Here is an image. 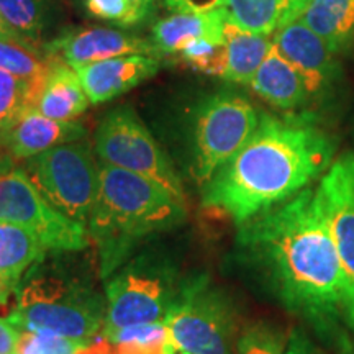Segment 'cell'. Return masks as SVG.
Masks as SVG:
<instances>
[{"label":"cell","mask_w":354,"mask_h":354,"mask_svg":"<svg viewBox=\"0 0 354 354\" xmlns=\"http://www.w3.org/2000/svg\"><path fill=\"white\" fill-rule=\"evenodd\" d=\"M238 245L286 308L307 318L318 333L338 335L344 277L315 190L304 189L241 223Z\"/></svg>","instance_id":"cell-1"},{"label":"cell","mask_w":354,"mask_h":354,"mask_svg":"<svg viewBox=\"0 0 354 354\" xmlns=\"http://www.w3.org/2000/svg\"><path fill=\"white\" fill-rule=\"evenodd\" d=\"M335 151L308 118L259 115L251 138L202 185L203 205L245 223L307 189L328 171Z\"/></svg>","instance_id":"cell-2"},{"label":"cell","mask_w":354,"mask_h":354,"mask_svg":"<svg viewBox=\"0 0 354 354\" xmlns=\"http://www.w3.org/2000/svg\"><path fill=\"white\" fill-rule=\"evenodd\" d=\"M99 194L87 233L100 254L102 277L120 269L133 246L185 220L184 201L149 177L102 162Z\"/></svg>","instance_id":"cell-3"},{"label":"cell","mask_w":354,"mask_h":354,"mask_svg":"<svg viewBox=\"0 0 354 354\" xmlns=\"http://www.w3.org/2000/svg\"><path fill=\"white\" fill-rule=\"evenodd\" d=\"M107 308L86 287L55 276H38L19 290L7 320L19 330L88 339L104 333Z\"/></svg>","instance_id":"cell-4"},{"label":"cell","mask_w":354,"mask_h":354,"mask_svg":"<svg viewBox=\"0 0 354 354\" xmlns=\"http://www.w3.org/2000/svg\"><path fill=\"white\" fill-rule=\"evenodd\" d=\"M172 346L190 354H236L238 318L227 294L207 279H194L179 290L165 318Z\"/></svg>","instance_id":"cell-5"},{"label":"cell","mask_w":354,"mask_h":354,"mask_svg":"<svg viewBox=\"0 0 354 354\" xmlns=\"http://www.w3.org/2000/svg\"><path fill=\"white\" fill-rule=\"evenodd\" d=\"M38 192L61 214L86 227L99 194V166L86 138L71 141L24 161Z\"/></svg>","instance_id":"cell-6"},{"label":"cell","mask_w":354,"mask_h":354,"mask_svg":"<svg viewBox=\"0 0 354 354\" xmlns=\"http://www.w3.org/2000/svg\"><path fill=\"white\" fill-rule=\"evenodd\" d=\"M177 294L174 274L167 266L146 258L122 266L107 282L104 335L131 325L165 322Z\"/></svg>","instance_id":"cell-7"},{"label":"cell","mask_w":354,"mask_h":354,"mask_svg":"<svg viewBox=\"0 0 354 354\" xmlns=\"http://www.w3.org/2000/svg\"><path fill=\"white\" fill-rule=\"evenodd\" d=\"M0 221L30 230L50 251H79L88 245L86 227L57 212L10 159H0Z\"/></svg>","instance_id":"cell-8"},{"label":"cell","mask_w":354,"mask_h":354,"mask_svg":"<svg viewBox=\"0 0 354 354\" xmlns=\"http://www.w3.org/2000/svg\"><path fill=\"white\" fill-rule=\"evenodd\" d=\"M95 153L102 162L156 180L184 201V189L171 159L130 109L107 113L95 133Z\"/></svg>","instance_id":"cell-9"},{"label":"cell","mask_w":354,"mask_h":354,"mask_svg":"<svg viewBox=\"0 0 354 354\" xmlns=\"http://www.w3.org/2000/svg\"><path fill=\"white\" fill-rule=\"evenodd\" d=\"M259 123V115L245 97L215 94L203 100L196 115V177L198 184L209 183L212 176L228 162L251 138Z\"/></svg>","instance_id":"cell-10"},{"label":"cell","mask_w":354,"mask_h":354,"mask_svg":"<svg viewBox=\"0 0 354 354\" xmlns=\"http://www.w3.org/2000/svg\"><path fill=\"white\" fill-rule=\"evenodd\" d=\"M344 277V322L354 333V156L331 162L315 189Z\"/></svg>","instance_id":"cell-11"},{"label":"cell","mask_w":354,"mask_h":354,"mask_svg":"<svg viewBox=\"0 0 354 354\" xmlns=\"http://www.w3.org/2000/svg\"><path fill=\"white\" fill-rule=\"evenodd\" d=\"M272 43L286 59L302 74L310 97L325 95L339 77V64L330 44L310 30L302 20H295L272 35Z\"/></svg>","instance_id":"cell-12"},{"label":"cell","mask_w":354,"mask_h":354,"mask_svg":"<svg viewBox=\"0 0 354 354\" xmlns=\"http://www.w3.org/2000/svg\"><path fill=\"white\" fill-rule=\"evenodd\" d=\"M44 53L64 61L74 69L117 56L148 55L159 57V51L153 41L105 26L61 35L44 44Z\"/></svg>","instance_id":"cell-13"},{"label":"cell","mask_w":354,"mask_h":354,"mask_svg":"<svg viewBox=\"0 0 354 354\" xmlns=\"http://www.w3.org/2000/svg\"><path fill=\"white\" fill-rule=\"evenodd\" d=\"M82 138H86V128L81 123L53 120L28 109L0 133V159L26 161L55 146Z\"/></svg>","instance_id":"cell-14"},{"label":"cell","mask_w":354,"mask_h":354,"mask_svg":"<svg viewBox=\"0 0 354 354\" xmlns=\"http://www.w3.org/2000/svg\"><path fill=\"white\" fill-rule=\"evenodd\" d=\"M159 66L158 56L128 55L81 66L76 73L91 104H104L153 77Z\"/></svg>","instance_id":"cell-15"},{"label":"cell","mask_w":354,"mask_h":354,"mask_svg":"<svg viewBox=\"0 0 354 354\" xmlns=\"http://www.w3.org/2000/svg\"><path fill=\"white\" fill-rule=\"evenodd\" d=\"M88 105L91 100L76 69L56 57L43 81L35 87L33 109L53 120L74 122Z\"/></svg>","instance_id":"cell-16"},{"label":"cell","mask_w":354,"mask_h":354,"mask_svg":"<svg viewBox=\"0 0 354 354\" xmlns=\"http://www.w3.org/2000/svg\"><path fill=\"white\" fill-rule=\"evenodd\" d=\"M250 86L261 99L281 110L304 107L312 100L302 74L279 53L274 43Z\"/></svg>","instance_id":"cell-17"},{"label":"cell","mask_w":354,"mask_h":354,"mask_svg":"<svg viewBox=\"0 0 354 354\" xmlns=\"http://www.w3.org/2000/svg\"><path fill=\"white\" fill-rule=\"evenodd\" d=\"M308 0H221L225 20L246 32L272 37L279 28L299 20Z\"/></svg>","instance_id":"cell-18"},{"label":"cell","mask_w":354,"mask_h":354,"mask_svg":"<svg viewBox=\"0 0 354 354\" xmlns=\"http://www.w3.org/2000/svg\"><path fill=\"white\" fill-rule=\"evenodd\" d=\"M225 17L220 8L209 12H174L153 25L151 41L159 55H177L198 38L225 39Z\"/></svg>","instance_id":"cell-19"},{"label":"cell","mask_w":354,"mask_h":354,"mask_svg":"<svg viewBox=\"0 0 354 354\" xmlns=\"http://www.w3.org/2000/svg\"><path fill=\"white\" fill-rule=\"evenodd\" d=\"M299 20L338 55L354 44V0H308Z\"/></svg>","instance_id":"cell-20"},{"label":"cell","mask_w":354,"mask_h":354,"mask_svg":"<svg viewBox=\"0 0 354 354\" xmlns=\"http://www.w3.org/2000/svg\"><path fill=\"white\" fill-rule=\"evenodd\" d=\"M225 46H227V68L225 81L236 84H251L256 71L263 64L272 48L271 37L256 35L225 20Z\"/></svg>","instance_id":"cell-21"},{"label":"cell","mask_w":354,"mask_h":354,"mask_svg":"<svg viewBox=\"0 0 354 354\" xmlns=\"http://www.w3.org/2000/svg\"><path fill=\"white\" fill-rule=\"evenodd\" d=\"M48 246L30 230L0 221V276L19 286L21 274L48 253Z\"/></svg>","instance_id":"cell-22"},{"label":"cell","mask_w":354,"mask_h":354,"mask_svg":"<svg viewBox=\"0 0 354 354\" xmlns=\"http://www.w3.org/2000/svg\"><path fill=\"white\" fill-rule=\"evenodd\" d=\"M55 59L24 39L0 38V69L35 84V87L43 81Z\"/></svg>","instance_id":"cell-23"},{"label":"cell","mask_w":354,"mask_h":354,"mask_svg":"<svg viewBox=\"0 0 354 354\" xmlns=\"http://www.w3.org/2000/svg\"><path fill=\"white\" fill-rule=\"evenodd\" d=\"M107 338L109 354H169L171 348L165 322L127 326Z\"/></svg>","instance_id":"cell-24"},{"label":"cell","mask_w":354,"mask_h":354,"mask_svg":"<svg viewBox=\"0 0 354 354\" xmlns=\"http://www.w3.org/2000/svg\"><path fill=\"white\" fill-rule=\"evenodd\" d=\"M0 13L21 38L37 46L46 26V0H0Z\"/></svg>","instance_id":"cell-25"},{"label":"cell","mask_w":354,"mask_h":354,"mask_svg":"<svg viewBox=\"0 0 354 354\" xmlns=\"http://www.w3.org/2000/svg\"><path fill=\"white\" fill-rule=\"evenodd\" d=\"M289 335L281 326L269 322H254L240 331L236 339V354H284Z\"/></svg>","instance_id":"cell-26"},{"label":"cell","mask_w":354,"mask_h":354,"mask_svg":"<svg viewBox=\"0 0 354 354\" xmlns=\"http://www.w3.org/2000/svg\"><path fill=\"white\" fill-rule=\"evenodd\" d=\"M35 84L0 69V133L21 113L33 109Z\"/></svg>","instance_id":"cell-27"},{"label":"cell","mask_w":354,"mask_h":354,"mask_svg":"<svg viewBox=\"0 0 354 354\" xmlns=\"http://www.w3.org/2000/svg\"><path fill=\"white\" fill-rule=\"evenodd\" d=\"M177 56L190 68L209 76L223 77L227 68V46L225 39L198 38L185 44Z\"/></svg>","instance_id":"cell-28"},{"label":"cell","mask_w":354,"mask_h":354,"mask_svg":"<svg viewBox=\"0 0 354 354\" xmlns=\"http://www.w3.org/2000/svg\"><path fill=\"white\" fill-rule=\"evenodd\" d=\"M82 3L91 17L118 26H135L148 17L131 0H82Z\"/></svg>","instance_id":"cell-29"},{"label":"cell","mask_w":354,"mask_h":354,"mask_svg":"<svg viewBox=\"0 0 354 354\" xmlns=\"http://www.w3.org/2000/svg\"><path fill=\"white\" fill-rule=\"evenodd\" d=\"M39 342H41L43 354H79L84 339H73L66 336L51 335V333H38Z\"/></svg>","instance_id":"cell-30"},{"label":"cell","mask_w":354,"mask_h":354,"mask_svg":"<svg viewBox=\"0 0 354 354\" xmlns=\"http://www.w3.org/2000/svg\"><path fill=\"white\" fill-rule=\"evenodd\" d=\"M166 7L172 12H209L221 6V0H165Z\"/></svg>","instance_id":"cell-31"},{"label":"cell","mask_w":354,"mask_h":354,"mask_svg":"<svg viewBox=\"0 0 354 354\" xmlns=\"http://www.w3.org/2000/svg\"><path fill=\"white\" fill-rule=\"evenodd\" d=\"M20 330L8 320L0 318V354H17Z\"/></svg>","instance_id":"cell-32"},{"label":"cell","mask_w":354,"mask_h":354,"mask_svg":"<svg viewBox=\"0 0 354 354\" xmlns=\"http://www.w3.org/2000/svg\"><path fill=\"white\" fill-rule=\"evenodd\" d=\"M284 354H322L302 330H292Z\"/></svg>","instance_id":"cell-33"},{"label":"cell","mask_w":354,"mask_h":354,"mask_svg":"<svg viewBox=\"0 0 354 354\" xmlns=\"http://www.w3.org/2000/svg\"><path fill=\"white\" fill-rule=\"evenodd\" d=\"M17 354H43L41 342H39V335L37 331L20 330Z\"/></svg>","instance_id":"cell-34"},{"label":"cell","mask_w":354,"mask_h":354,"mask_svg":"<svg viewBox=\"0 0 354 354\" xmlns=\"http://www.w3.org/2000/svg\"><path fill=\"white\" fill-rule=\"evenodd\" d=\"M0 38H8V39H24L20 37L19 33L15 32V30L12 28L10 25L7 24V20L3 19V15L0 13ZM24 41H26V39H24Z\"/></svg>","instance_id":"cell-35"},{"label":"cell","mask_w":354,"mask_h":354,"mask_svg":"<svg viewBox=\"0 0 354 354\" xmlns=\"http://www.w3.org/2000/svg\"><path fill=\"white\" fill-rule=\"evenodd\" d=\"M17 289V286H13L10 281H7L6 277L0 276V305H6L8 302V295Z\"/></svg>","instance_id":"cell-36"},{"label":"cell","mask_w":354,"mask_h":354,"mask_svg":"<svg viewBox=\"0 0 354 354\" xmlns=\"http://www.w3.org/2000/svg\"><path fill=\"white\" fill-rule=\"evenodd\" d=\"M131 2L140 8V10L145 13V15H149V13H151V10H153L154 3H156V0H131Z\"/></svg>","instance_id":"cell-37"},{"label":"cell","mask_w":354,"mask_h":354,"mask_svg":"<svg viewBox=\"0 0 354 354\" xmlns=\"http://www.w3.org/2000/svg\"><path fill=\"white\" fill-rule=\"evenodd\" d=\"M339 348H342V354H354V346L349 342L346 336H343V339L339 342Z\"/></svg>","instance_id":"cell-38"},{"label":"cell","mask_w":354,"mask_h":354,"mask_svg":"<svg viewBox=\"0 0 354 354\" xmlns=\"http://www.w3.org/2000/svg\"><path fill=\"white\" fill-rule=\"evenodd\" d=\"M169 354H190V353H185V351H179V349H176L174 346H172L171 344V348H169Z\"/></svg>","instance_id":"cell-39"}]
</instances>
